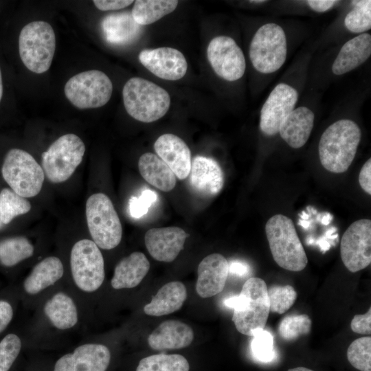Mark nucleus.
<instances>
[{
    "label": "nucleus",
    "mask_w": 371,
    "mask_h": 371,
    "mask_svg": "<svg viewBox=\"0 0 371 371\" xmlns=\"http://www.w3.org/2000/svg\"><path fill=\"white\" fill-rule=\"evenodd\" d=\"M44 311L52 324L60 330L69 329L78 322V312L72 299L58 293L45 304Z\"/></svg>",
    "instance_id": "obj_29"
},
{
    "label": "nucleus",
    "mask_w": 371,
    "mask_h": 371,
    "mask_svg": "<svg viewBox=\"0 0 371 371\" xmlns=\"http://www.w3.org/2000/svg\"><path fill=\"white\" fill-rule=\"evenodd\" d=\"M249 55L253 67L261 74H272L280 69L287 56L283 28L275 23L262 25L251 41Z\"/></svg>",
    "instance_id": "obj_6"
},
{
    "label": "nucleus",
    "mask_w": 371,
    "mask_h": 371,
    "mask_svg": "<svg viewBox=\"0 0 371 371\" xmlns=\"http://www.w3.org/2000/svg\"><path fill=\"white\" fill-rule=\"evenodd\" d=\"M70 265L74 281L82 291L93 292L103 283L104 259L93 241L82 239L74 244L70 255Z\"/></svg>",
    "instance_id": "obj_11"
},
{
    "label": "nucleus",
    "mask_w": 371,
    "mask_h": 371,
    "mask_svg": "<svg viewBox=\"0 0 371 371\" xmlns=\"http://www.w3.org/2000/svg\"><path fill=\"white\" fill-rule=\"evenodd\" d=\"M298 100L296 89L284 82L278 83L264 102L260 115V128L267 136L278 133L288 115L295 109Z\"/></svg>",
    "instance_id": "obj_14"
},
{
    "label": "nucleus",
    "mask_w": 371,
    "mask_h": 371,
    "mask_svg": "<svg viewBox=\"0 0 371 371\" xmlns=\"http://www.w3.org/2000/svg\"><path fill=\"white\" fill-rule=\"evenodd\" d=\"M251 350L257 361L262 363L271 361L276 356L273 335L265 329L257 333L253 336Z\"/></svg>",
    "instance_id": "obj_38"
},
{
    "label": "nucleus",
    "mask_w": 371,
    "mask_h": 371,
    "mask_svg": "<svg viewBox=\"0 0 371 371\" xmlns=\"http://www.w3.org/2000/svg\"><path fill=\"white\" fill-rule=\"evenodd\" d=\"M31 204L24 197L8 188L0 192V212L3 224L9 223L14 217L27 213Z\"/></svg>",
    "instance_id": "obj_33"
},
{
    "label": "nucleus",
    "mask_w": 371,
    "mask_h": 371,
    "mask_svg": "<svg viewBox=\"0 0 371 371\" xmlns=\"http://www.w3.org/2000/svg\"><path fill=\"white\" fill-rule=\"evenodd\" d=\"M311 326L312 321L308 315H292L281 320L278 331L284 340L293 341L302 335L308 334L311 329Z\"/></svg>",
    "instance_id": "obj_35"
},
{
    "label": "nucleus",
    "mask_w": 371,
    "mask_h": 371,
    "mask_svg": "<svg viewBox=\"0 0 371 371\" xmlns=\"http://www.w3.org/2000/svg\"><path fill=\"white\" fill-rule=\"evenodd\" d=\"M361 138V131L352 120L341 119L323 132L318 144L322 166L329 172L342 173L351 165Z\"/></svg>",
    "instance_id": "obj_2"
},
{
    "label": "nucleus",
    "mask_w": 371,
    "mask_h": 371,
    "mask_svg": "<svg viewBox=\"0 0 371 371\" xmlns=\"http://www.w3.org/2000/svg\"><path fill=\"white\" fill-rule=\"evenodd\" d=\"M305 2L313 11L324 12L333 8L339 1L335 0H308Z\"/></svg>",
    "instance_id": "obj_45"
},
{
    "label": "nucleus",
    "mask_w": 371,
    "mask_h": 371,
    "mask_svg": "<svg viewBox=\"0 0 371 371\" xmlns=\"http://www.w3.org/2000/svg\"><path fill=\"white\" fill-rule=\"evenodd\" d=\"M190 234L179 227L152 228L145 234L147 250L156 260L165 262L173 261L183 250Z\"/></svg>",
    "instance_id": "obj_17"
},
{
    "label": "nucleus",
    "mask_w": 371,
    "mask_h": 371,
    "mask_svg": "<svg viewBox=\"0 0 371 371\" xmlns=\"http://www.w3.org/2000/svg\"><path fill=\"white\" fill-rule=\"evenodd\" d=\"M13 316L11 305L3 300H0V333L9 324Z\"/></svg>",
    "instance_id": "obj_44"
},
{
    "label": "nucleus",
    "mask_w": 371,
    "mask_h": 371,
    "mask_svg": "<svg viewBox=\"0 0 371 371\" xmlns=\"http://www.w3.org/2000/svg\"><path fill=\"white\" fill-rule=\"evenodd\" d=\"M270 311L283 314L287 311L295 302L297 294L291 285H274L267 289Z\"/></svg>",
    "instance_id": "obj_37"
},
{
    "label": "nucleus",
    "mask_w": 371,
    "mask_h": 371,
    "mask_svg": "<svg viewBox=\"0 0 371 371\" xmlns=\"http://www.w3.org/2000/svg\"><path fill=\"white\" fill-rule=\"evenodd\" d=\"M64 92L68 100L78 109L99 108L109 101L113 84L104 72L88 70L69 78L65 85Z\"/></svg>",
    "instance_id": "obj_10"
},
{
    "label": "nucleus",
    "mask_w": 371,
    "mask_h": 371,
    "mask_svg": "<svg viewBox=\"0 0 371 371\" xmlns=\"http://www.w3.org/2000/svg\"><path fill=\"white\" fill-rule=\"evenodd\" d=\"M95 7L102 11L115 10L124 8L130 5L133 1L131 0H94Z\"/></svg>",
    "instance_id": "obj_42"
},
{
    "label": "nucleus",
    "mask_w": 371,
    "mask_h": 371,
    "mask_svg": "<svg viewBox=\"0 0 371 371\" xmlns=\"http://www.w3.org/2000/svg\"><path fill=\"white\" fill-rule=\"evenodd\" d=\"M250 3H256V4H258V3H265L266 2V1H249Z\"/></svg>",
    "instance_id": "obj_51"
},
{
    "label": "nucleus",
    "mask_w": 371,
    "mask_h": 371,
    "mask_svg": "<svg viewBox=\"0 0 371 371\" xmlns=\"http://www.w3.org/2000/svg\"><path fill=\"white\" fill-rule=\"evenodd\" d=\"M341 260L350 272L355 273L371 262V221L360 219L344 233L340 244Z\"/></svg>",
    "instance_id": "obj_12"
},
{
    "label": "nucleus",
    "mask_w": 371,
    "mask_h": 371,
    "mask_svg": "<svg viewBox=\"0 0 371 371\" xmlns=\"http://www.w3.org/2000/svg\"><path fill=\"white\" fill-rule=\"evenodd\" d=\"M299 225H302L304 228H307L309 226V223L306 221L300 220L299 222Z\"/></svg>",
    "instance_id": "obj_50"
},
{
    "label": "nucleus",
    "mask_w": 371,
    "mask_h": 371,
    "mask_svg": "<svg viewBox=\"0 0 371 371\" xmlns=\"http://www.w3.org/2000/svg\"><path fill=\"white\" fill-rule=\"evenodd\" d=\"M265 232L274 261L291 271L303 270L308 259L291 218L276 214L266 223Z\"/></svg>",
    "instance_id": "obj_4"
},
{
    "label": "nucleus",
    "mask_w": 371,
    "mask_h": 371,
    "mask_svg": "<svg viewBox=\"0 0 371 371\" xmlns=\"http://www.w3.org/2000/svg\"><path fill=\"white\" fill-rule=\"evenodd\" d=\"M288 371H314L305 367H297L294 368H290Z\"/></svg>",
    "instance_id": "obj_48"
},
{
    "label": "nucleus",
    "mask_w": 371,
    "mask_h": 371,
    "mask_svg": "<svg viewBox=\"0 0 371 371\" xmlns=\"http://www.w3.org/2000/svg\"><path fill=\"white\" fill-rule=\"evenodd\" d=\"M124 105L134 119L146 123L162 117L169 109L168 93L159 85L142 78H132L124 85Z\"/></svg>",
    "instance_id": "obj_3"
},
{
    "label": "nucleus",
    "mask_w": 371,
    "mask_h": 371,
    "mask_svg": "<svg viewBox=\"0 0 371 371\" xmlns=\"http://www.w3.org/2000/svg\"><path fill=\"white\" fill-rule=\"evenodd\" d=\"M332 219V216L327 213L322 219V223L324 225H328L330 221Z\"/></svg>",
    "instance_id": "obj_47"
},
{
    "label": "nucleus",
    "mask_w": 371,
    "mask_h": 371,
    "mask_svg": "<svg viewBox=\"0 0 371 371\" xmlns=\"http://www.w3.org/2000/svg\"><path fill=\"white\" fill-rule=\"evenodd\" d=\"M3 225V223L1 221V212H0V227Z\"/></svg>",
    "instance_id": "obj_53"
},
{
    "label": "nucleus",
    "mask_w": 371,
    "mask_h": 371,
    "mask_svg": "<svg viewBox=\"0 0 371 371\" xmlns=\"http://www.w3.org/2000/svg\"><path fill=\"white\" fill-rule=\"evenodd\" d=\"M344 18V25L352 33L363 34L371 28V1H354Z\"/></svg>",
    "instance_id": "obj_34"
},
{
    "label": "nucleus",
    "mask_w": 371,
    "mask_h": 371,
    "mask_svg": "<svg viewBox=\"0 0 371 371\" xmlns=\"http://www.w3.org/2000/svg\"><path fill=\"white\" fill-rule=\"evenodd\" d=\"M33 254L34 247L25 237L16 236L0 241V263L4 266H14Z\"/></svg>",
    "instance_id": "obj_31"
},
{
    "label": "nucleus",
    "mask_w": 371,
    "mask_h": 371,
    "mask_svg": "<svg viewBox=\"0 0 371 371\" xmlns=\"http://www.w3.org/2000/svg\"><path fill=\"white\" fill-rule=\"evenodd\" d=\"M351 330L358 334L370 335L371 333V308L365 314L354 316L350 323Z\"/></svg>",
    "instance_id": "obj_41"
},
{
    "label": "nucleus",
    "mask_w": 371,
    "mask_h": 371,
    "mask_svg": "<svg viewBox=\"0 0 371 371\" xmlns=\"http://www.w3.org/2000/svg\"><path fill=\"white\" fill-rule=\"evenodd\" d=\"M207 56L216 74L227 81H236L245 74L246 62L244 54L229 36L214 38L207 46Z\"/></svg>",
    "instance_id": "obj_13"
},
{
    "label": "nucleus",
    "mask_w": 371,
    "mask_h": 371,
    "mask_svg": "<svg viewBox=\"0 0 371 371\" xmlns=\"http://www.w3.org/2000/svg\"><path fill=\"white\" fill-rule=\"evenodd\" d=\"M89 233L98 247L111 249L122 239V227L112 201L103 193L91 195L85 208Z\"/></svg>",
    "instance_id": "obj_7"
},
{
    "label": "nucleus",
    "mask_w": 371,
    "mask_h": 371,
    "mask_svg": "<svg viewBox=\"0 0 371 371\" xmlns=\"http://www.w3.org/2000/svg\"><path fill=\"white\" fill-rule=\"evenodd\" d=\"M138 58L149 71L164 80H179L187 71L188 63L185 56L172 47L144 49L139 52Z\"/></svg>",
    "instance_id": "obj_15"
},
{
    "label": "nucleus",
    "mask_w": 371,
    "mask_h": 371,
    "mask_svg": "<svg viewBox=\"0 0 371 371\" xmlns=\"http://www.w3.org/2000/svg\"><path fill=\"white\" fill-rule=\"evenodd\" d=\"M188 360L178 354H157L140 360L136 371H189Z\"/></svg>",
    "instance_id": "obj_32"
},
{
    "label": "nucleus",
    "mask_w": 371,
    "mask_h": 371,
    "mask_svg": "<svg viewBox=\"0 0 371 371\" xmlns=\"http://www.w3.org/2000/svg\"><path fill=\"white\" fill-rule=\"evenodd\" d=\"M56 49V36L51 25L35 21L25 25L19 36V51L25 66L36 74L47 71Z\"/></svg>",
    "instance_id": "obj_5"
},
{
    "label": "nucleus",
    "mask_w": 371,
    "mask_h": 371,
    "mask_svg": "<svg viewBox=\"0 0 371 371\" xmlns=\"http://www.w3.org/2000/svg\"><path fill=\"white\" fill-rule=\"evenodd\" d=\"M196 291L198 295L207 298L221 293L229 275L227 259L220 254H212L205 257L197 269Z\"/></svg>",
    "instance_id": "obj_18"
},
{
    "label": "nucleus",
    "mask_w": 371,
    "mask_h": 371,
    "mask_svg": "<svg viewBox=\"0 0 371 371\" xmlns=\"http://www.w3.org/2000/svg\"><path fill=\"white\" fill-rule=\"evenodd\" d=\"M21 342L14 334L6 335L0 342V371H8L20 352Z\"/></svg>",
    "instance_id": "obj_39"
},
{
    "label": "nucleus",
    "mask_w": 371,
    "mask_h": 371,
    "mask_svg": "<svg viewBox=\"0 0 371 371\" xmlns=\"http://www.w3.org/2000/svg\"><path fill=\"white\" fill-rule=\"evenodd\" d=\"M157 195L155 192L144 190L139 197L133 196L129 199L128 209L132 218H139L145 215L149 207L157 201Z\"/></svg>",
    "instance_id": "obj_40"
},
{
    "label": "nucleus",
    "mask_w": 371,
    "mask_h": 371,
    "mask_svg": "<svg viewBox=\"0 0 371 371\" xmlns=\"http://www.w3.org/2000/svg\"><path fill=\"white\" fill-rule=\"evenodd\" d=\"M158 157L172 170L179 179H186L191 168V153L186 142L179 137L166 133L159 136L154 144Z\"/></svg>",
    "instance_id": "obj_20"
},
{
    "label": "nucleus",
    "mask_w": 371,
    "mask_h": 371,
    "mask_svg": "<svg viewBox=\"0 0 371 371\" xmlns=\"http://www.w3.org/2000/svg\"><path fill=\"white\" fill-rule=\"evenodd\" d=\"M149 269L150 263L146 256L142 252L135 251L117 264L111 286L115 289L135 287L146 276Z\"/></svg>",
    "instance_id": "obj_24"
},
{
    "label": "nucleus",
    "mask_w": 371,
    "mask_h": 371,
    "mask_svg": "<svg viewBox=\"0 0 371 371\" xmlns=\"http://www.w3.org/2000/svg\"><path fill=\"white\" fill-rule=\"evenodd\" d=\"M371 55V36L365 32L346 41L332 65L334 74L348 73L364 63Z\"/></svg>",
    "instance_id": "obj_23"
},
{
    "label": "nucleus",
    "mask_w": 371,
    "mask_h": 371,
    "mask_svg": "<svg viewBox=\"0 0 371 371\" xmlns=\"http://www.w3.org/2000/svg\"><path fill=\"white\" fill-rule=\"evenodd\" d=\"M85 152V144L76 135L60 136L41 155L44 173L52 183L67 181L80 164Z\"/></svg>",
    "instance_id": "obj_9"
},
{
    "label": "nucleus",
    "mask_w": 371,
    "mask_h": 371,
    "mask_svg": "<svg viewBox=\"0 0 371 371\" xmlns=\"http://www.w3.org/2000/svg\"><path fill=\"white\" fill-rule=\"evenodd\" d=\"M64 268L61 260L55 256L45 258L38 262L23 283L25 291L36 294L62 278Z\"/></svg>",
    "instance_id": "obj_28"
},
{
    "label": "nucleus",
    "mask_w": 371,
    "mask_h": 371,
    "mask_svg": "<svg viewBox=\"0 0 371 371\" xmlns=\"http://www.w3.org/2000/svg\"><path fill=\"white\" fill-rule=\"evenodd\" d=\"M1 173L11 190L24 198L36 196L45 179L43 170L34 158L19 148H12L7 153Z\"/></svg>",
    "instance_id": "obj_8"
},
{
    "label": "nucleus",
    "mask_w": 371,
    "mask_h": 371,
    "mask_svg": "<svg viewBox=\"0 0 371 371\" xmlns=\"http://www.w3.org/2000/svg\"><path fill=\"white\" fill-rule=\"evenodd\" d=\"M2 95H3V82H2L1 71L0 69V102L2 98Z\"/></svg>",
    "instance_id": "obj_49"
},
{
    "label": "nucleus",
    "mask_w": 371,
    "mask_h": 371,
    "mask_svg": "<svg viewBox=\"0 0 371 371\" xmlns=\"http://www.w3.org/2000/svg\"><path fill=\"white\" fill-rule=\"evenodd\" d=\"M267 289L262 279L250 278L238 295L225 300V305L234 309L232 320L241 334L253 337L265 329L270 312Z\"/></svg>",
    "instance_id": "obj_1"
},
{
    "label": "nucleus",
    "mask_w": 371,
    "mask_h": 371,
    "mask_svg": "<svg viewBox=\"0 0 371 371\" xmlns=\"http://www.w3.org/2000/svg\"><path fill=\"white\" fill-rule=\"evenodd\" d=\"M138 168L142 177L157 189L169 192L176 184V177L168 166L157 155L146 153L139 159Z\"/></svg>",
    "instance_id": "obj_27"
},
{
    "label": "nucleus",
    "mask_w": 371,
    "mask_h": 371,
    "mask_svg": "<svg viewBox=\"0 0 371 371\" xmlns=\"http://www.w3.org/2000/svg\"><path fill=\"white\" fill-rule=\"evenodd\" d=\"M350 363L360 371H371V337L366 336L354 340L347 350Z\"/></svg>",
    "instance_id": "obj_36"
},
{
    "label": "nucleus",
    "mask_w": 371,
    "mask_h": 371,
    "mask_svg": "<svg viewBox=\"0 0 371 371\" xmlns=\"http://www.w3.org/2000/svg\"><path fill=\"white\" fill-rule=\"evenodd\" d=\"M110 359L111 353L106 346L87 344L61 357L54 371H106Z\"/></svg>",
    "instance_id": "obj_16"
},
{
    "label": "nucleus",
    "mask_w": 371,
    "mask_h": 371,
    "mask_svg": "<svg viewBox=\"0 0 371 371\" xmlns=\"http://www.w3.org/2000/svg\"><path fill=\"white\" fill-rule=\"evenodd\" d=\"M194 339L190 326L179 320H166L158 326L148 338L154 350H172L188 347Z\"/></svg>",
    "instance_id": "obj_21"
},
{
    "label": "nucleus",
    "mask_w": 371,
    "mask_h": 371,
    "mask_svg": "<svg viewBox=\"0 0 371 371\" xmlns=\"http://www.w3.org/2000/svg\"><path fill=\"white\" fill-rule=\"evenodd\" d=\"M315 114L307 106L295 108L281 124L279 133L291 148H300L307 142L314 126Z\"/></svg>",
    "instance_id": "obj_22"
},
{
    "label": "nucleus",
    "mask_w": 371,
    "mask_h": 371,
    "mask_svg": "<svg viewBox=\"0 0 371 371\" xmlns=\"http://www.w3.org/2000/svg\"><path fill=\"white\" fill-rule=\"evenodd\" d=\"M303 216H302V218L306 219L308 217V215L305 214L304 212H302Z\"/></svg>",
    "instance_id": "obj_52"
},
{
    "label": "nucleus",
    "mask_w": 371,
    "mask_h": 371,
    "mask_svg": "<svg viewBox=\"0 0 371 371\" xmlns=\"http://www.w3.org/2000/svg\"><path fill=\"white\" fill-rule=\"evenodd\" d=\"M178 3L176 0H137L131 15L138 25H149L173 12Z\"/></svg>",
    "instance_id": "obj_30"
},
{
    "label": "nucleus",
    "mask_w": 371,
    "mask_h": 371,
    "mask_svg": "<svg viewBox=\"0 0 371 371\" xmlns=\"http://www.w3.org/2000/svg\"><path fill=\"white\" fill-rule=\"evenodd\" d=\"M359 183L361 188L371 194V159H368L361 168L359 175Z\"/></svg>",
    "instance_id": "obj_43"
},
{
    "label": "nucleus",
    "mask_w": 371,
    "mask_h": 371,
    "mask_svg": "<svg viewBox=\"0 0 371 371\" xmlns=\"http://www.w3.org/2000/svg\"><path fill=\"white\" fill-rule=\"evenodd\" d=\"M106 40L115 45L130 43L139 36L141 25L133 19L131 12L114 13L106 16L101 24Z\"/></svg>",
    "instance_id": "obj_26"
},
{
    "label": "nucleus",
    "mask_w": 371,
    "mask_h": 371,
    "mask_svg": "<svg viewBox=\"0 0 371 371\" xmlns=\"http://www.w3.org/2000/svg\"><path fill=\"white\" fill-rule=\"evenodd\" d=\"M187 297L185 285L179 281H172L163 285L145 305L144 311L151 316H162L179 310Z\"/></svg>",
    "instance_id": "obj_25"
},
{
    "label": "nucleus",
    "mask_w": 371,
    "mask_h": 371,
    "mask_svg": "<svg viewBox=\"0 0 371 371\" xmlns=\"http://www.w3.org/2000/svg\"><path fill=\"white\" fill-rule=\"evenodd\" d=\"M189 183L192 189L203 196H214L224 185V174L219 164L212 158L196 156L192 163Z\"/></svg>",
    "instance_id": "obj_19"
},
{
    "label": "nucleus",
    "mask_w": 371,
    "mask_h": 371,
    "mask_svg": "<svg viewBox=\"0 0 371 371\" xmlns=\"http://www.w3.org/2000/svg\"><path fill=\"white\" fill-rule=\"evenodd\" d=\"M229 273L238 276H245L249 271V265L244 262L240 260H232L228 262Z\"/></svg>",
    "instance_id": "obj_46"
}]
</instances>
